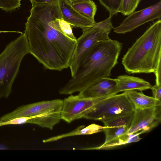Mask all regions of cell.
Listing matches in <instances>:
<instances>
[{
	"mask_svg": "<svg viewBox=\"0 0 161 161\" xmlns=\"http://www.w3.org/2000/svg\"><path fill=\"white\" fill-rule=\"evenodd\" d=\"M152 91L153 97L159 100L161 99V85L156 84L152 86L151 89Z\"/></svg>",
	"mask_w": 161,
	"mask_h": 161,
	"instance_id": "cell-23",
	"label": "cell"
},
{
	"mask_svg": "<svg viewBox=\"0 0 161 161\" xmlns=\"http://www.w3.org/2000/svg\"><path fill=\"white\" fill-rule=\"evenodd\" d=\"M58 5L62 18L73 27L83 30L96 23L80 14L68 0H58Z\"/></svg>",
	"mask_w": 161,
	"mask_h": 161,
	"instance_id": "cell-12",
	"label": "cell"
},
{
	"mask_svg": "<svg viewBox=\"0 0 161 161\" xmlns=\"http://www.w3.org/2000/svg\"><path fill=\"white\" fill-rule=\"evenodd\" d=\"M21 5V0H0V8L6 12L15 10Z\"/></svg>",
	"mask_w": 161,
	"mask_h": 161,
	"instance_id": "cell-22",
	"label": "cell"
},
{
	"mask_svg": "<svg viewBox=\"0 0 161 161\" xmlns=\"http://www.w3.org/2000/svg\"><path fill=\"white\" fill-rule=\"evenodd\" d=\"M118 92L114 79L109 77L99 80L79 92L78 95L85 98H96L111 96Z\"/></svg>",
	"mask_w": 161,
	"mask_h": 161,
	"instance_id": "cell-11",
	"label": "cell"
},
{
	"mask_svg": "<svg viewBox=\"0 0 161 161\" xmlns=\"http://www.w3.org/2000/svg\"><path fill=\"white\" fill-rule=\"evenodd\" d=\"M161 17V1L141 10L134 12L125 18L118 26L113 28L119 34L130 32L150 21Z\"/></svg>",
	"mask_w": 161,
	"mask_h": 161,
	"instance_id": "cell-8",
	"label": "cell"
},
{
	"mask_svg": "<svg viewBox=\"0 0 161 161\" xmlns=\"http://www.w3.org/2000/svg\"><path fill=\"white\" fill-rule=\"evenodd\" d=\"M106 126L96 124H91L85 127L84 125L79 126L74 130L69 133L53 136L43 140V143L54 142L63 138L80 135H90L103 131Z\"/></svg>",
	"mask_w": 161,
	"mask_h": 161,
	"instance_id": "cell-15",
	"label": "cell"
},
{
	"mask_svg": "<svg viewBox=\"0 0 161 161\" xmlns=\"http://www.w3.org/2000/svg\"><path fill=\"white\" fill-rule=\"evenodd\" d=\"M118 92L130 91H145L150 89L152 85L148 82L138 77L122 75L114 79Z\"/></svg>",
	"mask_w": 161,
	"mask_h": 161,
	"instance_id": "cell-13",
	"label": "cell"
},
{
	"mask_svg": "<svg viewBox=\"0 0 161 161\" xmlns=\"http://www.w3.org/2000/svg\"><path fill=\"white\" fill-rule=\"evenodd\" d=\"M143 133L142 131L135 134L125 133L117 138L104 144L97 147L80 149L81 150L106 149L113 148L117 146L126 144H127L137 142L140 140L141 138L139 136Z\"/></svg>",
	"mask_w": 161,
	"mask_h": 161,
	"instance_id": "cell-16",
	"label": "cell"
},
{
	"mask_svg": "<svg viewBox=\"0 0 161 161\" xmlns=\"http://www.w3.org/2000/svg\"><path fill=\"white\" fill-rule=\"evenodd\" d=\"M134 111L101 121L103 123L104 126L106 127L125 126L129 129L133 119Z\"/></svg>",
	"mask_w": 161,
	"mask_h": 161,
	"instance_id": "cell-18",
	"label": "cell"
},
{
	"mask_svg": "<svg viewBox=\"0 0 161 161\" xmlns=\"http://www.w3.org/2000/svg\"><path fill=\"white\" fill-rule=\"evenodd\" d=\"M135 107L126 93L109 96L93 106L84 118L102 121L134 111Z\"/></svg>",
	"mask_w": 161,
	"mask_h": 161,
	"instance_id": "cell-5",
	"label": "cell"
},
{
	"mask_svg": "<svg viewBox=\"0 0 161 161\" xmlns=\"http://www.w3.org/2000/svg\"><path fill=\"white\" fill-rule=\"evenodd\" d=\"M125 92L135 108L143 109L161 105V100L146 95L142 91L138 92L133 90Z\"/></svg>",
	"mask_w": 161,
	"mask_h": 161,
	"instance_id": "cell-14",
	"label": "cell"
},
{
	"mask_svg": "<svg viewBox=\"0 0 161 161\" xmlns=\"http://www.w3.org/2000/svg\"><path fill=\"white\" fill-rule=\"evenodd\" d=\"M29 53L27 38L25 34L22 32L8 43L0 54V99L10 95L22 61Z\"/></svg>",
	"mask_w": 161,
	"mask_h": 161,
	"instance_id": "cell-4",
	"label": "cell"
},
{
	"mask_svg": "<svg viewBox=\"0 0 161 161\" xmlns=\"http://www.w3.org/2000/svg\"><path fill=\"white\" fill-rule=\"evenodd\" d=\"M82 30V34L76 39L69 65L71 77L75 75L80 62L92 47L101 41L109 38L110 33L95 23Z\"/></svg>",
	"mask_w": 161,
	"mask_h": 161,
	"instance_id": "cell-6",
	"label": "cell"
},
{
	"mask_svg": "<svg viewBox=\"0 0 161 161\" xmlns=\"http://www.w3.org/2000/svg\"><path fill=\"white\" fill-rule=\"evenodd\" d=\"M161 61V20L154 22L134 43L122 58L128 73H153Z\"/></svg>",
	"mask_w": 161,
	"mask_h": 161,
	"instance_id": "cell-3",
	"label": "cell"
},
{
	"mask_svg": "<svg viewBox=\"0 0 161 161\" xmlns=\"http://www.w3.org/2000/svg\"><path fill=\"white\" fill-rule=\"evenodd\" d=\"M100 4L112 17L118 12L122 0H98Z\"/></svg>",
	"mask_w": 161,
	"mask_h": 161,
	"instance_id": "cell-21",
	"label": "cell"
},
{
	"mask_svg": "<svg viewBox=\"0 0 161 161\" xmlns=\"http://www.w3.org/2000/svg\"><path fill=\"white\" fill-rule=\"evenodd\" d=\"M161 121V105L140 109L135 108L133 119L128 133L142 131L148 132L157 126Z\"/></svg>",
	"mask_w": 161,
	"mask_h": 161,
	"instance_id": "cell-10",
	"label": "cell"
},
{
	"mask_svg": "<svg viewBox=\"0 0 161 161\" xmlns=\"http://www.w3.org/2000/svg\"><path fill=\"white\" fill-rule=\"evenodd\" d=\"M122 47V43L110 38L95 44L83 59L75 75L59 89V94L79 92L101 79L109 77L118 63Z\"/></svg>",
	"mask_w": 161,
	"mask_h": 161,
	"instance_id": "cell-2",
	"label": "cell"
},
{
	"mask_svg": "<svg viewBox=\"0 0 161 161\" xmlns=\"http://www.w3.org/2000/svg\"><path fill=\"white\" fill-rule=\"evenodd\" d=\"M110 96L96 98H85L70 95L63 100L61 117L68 123L73 121L84 118L93 106L99 101Z\"/></svg>",
	"mask_w": 161,
	"mask_h": 161,
	"instance_id": "cell-7",
	"label": "cell"
},
{
	"mask_svg": "<svg viewBox=\"0 0 161 161\" xmlns=\"http://www.w3.org/2000/svg\"><path fill=\"white\" fill-rule=\"evenodd\" d=\"M71 3H75V2H79L80 1H89L90 0H68Z\"/></svg>",
	"mask_w": 161,
	"mask_h": 161,
	"instance_id": "cell-26",
	"label": "cell"
},
{
	"mask_svg": "<svg viewBox=\"0 0 161 161\" xmlns=\"http://www.w3.org/2000/svg\"><path fill=\"white\" fill-rule=\"evenodd\" d=\"M129 128L125 126L117 127H106L104 129L105 139L103 144H105L118 137L128 133Z\"/></svg>",
	"mask_w": 161,
	"mask_h": 161,
	"instance_id": "cell-19",
	"label": "cell"
},
{
	"mask_svg": "<svg viewBox=\"0 0 161 161\" xmlns=\"http://www.w3.org/2000/svg\"><path fill=\"white\" fill-rule=\"evenodd\" d=\"M63 100L43 101L20 106L0 118V122L17 118L32 117L61 109Z\"/></svg>",
	"mask_w": 161,
	"mask_h": 161,
	"instance_id": "cell-9",
	"label": "cell"
},
{
	"mask_svg": "<svg viewBox=\"0 0 161 161\" xmlns=\"http://www.w3.org/2000/svg\"><path fill=\"white\" fill-rule=\"evenodd\" d=\"M32 5L37 3L58 4V0H29Z\"/></svg>",
	"mask_w": 161,
	"mask_h": 161,
	"instance_id": "cell-25",
	"label": "cell"
},
{
	"mask_svg": "<svg viewBox=\"0 0 161 161\" xmlns=\"http://www.w3.org/2000/svg\"><path fill=\"white\" fill-rule=\"evenodd\" d=\"M161 61L159 62L153 72L156 77V84L161 85Z\"/></svg>",
	"mask_w": 161,
	"mask_h": 161,
	"instance_id": "cell-24",
	"label": "cell"
},
{
	"mask_svg": "<svg viewBox=\"0 0 161 161\" xmlns=\"http://www.w3.org/2000/svg\"><path fill=\"white\" fill-rule=\"evenodd\" d=\"M25 24L30 53L46 69L61 71L69 67L77 39L62 29L58 4L32 5Z\"/></svg>",
	"mask_w": 161,
	"mask_h": 161,
	"instance_id": "cell-1",
	"label": "cell"
},
{
	"mask_svg": "<svg viewBox=\"0 0 161 161\" xmlns=\"http://www.w3.org/2000/svg\"><path fill=\"white\" fill-rule=\"evenodd\" d=\"M72 7L80 14L95 21L94 17L97 6L92 0L84 1L71 3Z\"/></svg>",
	"mask_w": 161,
	"mask_h": 161,
	"instance_id": "cell-17",
	"label": "cell"
},
{
	"mask_svg": "<svg viewBox=\"0 0 161 161\" xmlns=\"http://www.w3.org/2000/svg\"><path fill=\"white\" fill-rule=\"evenodd\" d=\"M141 0H122L118 13L125 16L129 15L134 12Z\"/></svg>",
	"mask_w": 161,
	"mask_h": 161,
	"instance_id": "cell-20",
	"label": "cell"
}]
</instances>
